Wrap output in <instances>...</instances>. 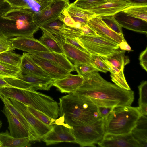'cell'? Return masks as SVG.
<instances>
[{
	"label": "cell",
	"instance_id": "cell-1",
	"mask_svg": "<svg viewBox=\"0 0 147 147\" xmlns=\"http://www.w3.org/2000/svg\"><path fill=\"white\" fill-rule=\"evenodd\" d=\"M84 82L74 92L81 95L97 107L130 106L134 99V92L118 86L104 79L95 71L82 76Z\"/></svg>",
	"mask_w": 147,
	"mask_h": 147
},
{
	"label": "cell",
	"instance_id": "cell-2",
	"mask_svg": "<svg viewBox=\"0 0 147 147\" xmlns=\"http://www.w3.org/2000/svg\"><path fill=\"white\" fill-rule=\"evenodd\" d=\"M59 104L58 119L71 127L90 124L102 118L96 106L74 92L60 98Z\"/></svg>",
	"mask_w": 147,
	"mask_h": 147
},
{
	"label": "cell",
	"instance_id": "cell-3",
	"mask_svg": "<svg viewBox=\"0 0 147 147\" xmlns=\"http://www.w3.org/2000/svg\"><path fill=\"white\" fill-rule=\"evenodd\" d=\"M34 13L30 7H11L0 14V34L9 38L33 37L39 28L34 21Z\"/></svg>",
	"mask_w": 147,
	"mask_h": 147
},
{
	"label": "cell",
	"instance_id": "cell-4",
	"mask_svg": "<svg viewBox=\"0 0 147 147\" xmlns=\"http://www.w3.org/2000/svg\"><path fill=\"white\" fill-rule=\"evenodd\" d=\"M141 115L137 107H114L105 118V132L115 134L130 133Z\"/></svg>",
	"mask_w": 147,
	"mask_h": 147
},
{
	"label": "cell",
	"instance_id": "cell-5",
	"mask_svg": "<svg viewBox=\"0 0 147 147\" xmlns=\"http://www.w3.org/2000/svg\"><path fill=\"white\" fill-rule=\"evenodd\" d=\"M105 118H102L90 124L71 128L78 143L80 147H96L103 138L105 133Z\"/></svg>",
	"mask_w": 147,
	"mask_h": 147
},
{
	"label": "cell",
	"instance_id": "cell-6",
	"mask_svg": "<svg viewBox=\"0 0 147 147\" xmlns=\"http://www.w3.org/2000/svg\"><path fill=\"white\" fill-rule=\"evenodd\" d=\"M76 38L80 44L90 54L106 57L119 48L118 44L100 36L82 35Z\"/></svg>",
	"mask_w": 147,
	"mask_h": 147
},
{
	"label": "cell",
	"instance_id": "cell-7",
	"mask_svg": "<svg viewBox=\"0 0 147 147\" xmlns=\"http://www.w3.org/2000/svg\"><path fill=\"white\" fill-rule=\"evenodd\" d=\"M69 0H53L46 7L34 12V21L39 28L41 25L58 19L69 5Z\"/></svg>",
	"mask_w": 147,
	"mask_h": 147
},
{
	"label": "cell",
	"instance_id": "cell-8",
	"mask_svg": "<svg viewBox=\"0 0 147 147\" xmlns=\"http://www.w3.org/2000/svg\"><path fill=\"white\" fill-rule=\"evenodd\" d=\"M72 128L64 123L54 124L42 140L47 146L63 142L76 143V139L71 129Z\"/></svg>",
	"mask_w": 147,
	"mask_h": 147
},
{
	"label": "cell",
	"instance_id": "cell-9",
	"mask_svg": "<svg viewBox=\"0 0 147 147\" xmlns=\"http://www.w3.org/2000/svg\"><path fill=\"white\" fill-rule=\"evenodd\" d=\"M14 107L23 115L42 139L52 128L53 125L44 123L34 116L28 110L27 106L17 100L9 98Z\"/></svg>",
	"mask_w": 147,
	"mask_h": 147
},
{
	"label": "cell",
	"instance_id": "cell-10",
	"mask_svg": "<svg viewBox=\"0 0 147 147\" xmlns=\"http://www.w3.org/2000/svg\"><path fill=\"white\" fill-rule=\"evenodd\" d=\"M97 144L101 147H140L131 133L121 134L105 133L102 139Z\"/></svg>",
	"mask_w": 147,
	"mask_h": 147
},
{
	"label": "cell",
	"instance_id": "cell-11",
	"mask_svg": "<svg viewBox=\"0 0 147 147\" xmlns=\"http://www.w3.org/2000/svg\"><path fill=\"white\" fill-rule=\"evenodd\" d=\"M87 24L101 36L119 45L122 42L126 41L109 28L100 16H94L88 20Z\"/></svg>",
	"mask_w": 147,
	"mask_h": 147
},
{
	"label": "cell",
	"instance_id": "cell-12",
	"mask_svg": "<svg viewBox=\"0 0 147 147\" xmlns=\"http://www.w3.org/2000/svg\"><path fill=\"white\" fill-rule=\"evenodd\" d=\"M15 49L30 53L35 52H50V50L38 40L34 37L19 36L10 38Z\"/></svg>",
	"mask_w": 147,
	"mask_h": 147
},
{
	"label": "cell",
	"instance_id": "cell-13",
	"mask_svg": "<svg viewBox=\"0 0 147 147\" xmlns=\"http://www.w3.org/2000/svg\"><path fill=\"white\" fill-rule=\"evenodd\" d=\"M131 5L130 3L126 0H118L107 2L88 11L94 13L96 16L115 15Z\"/></svg>",
	"mask_w": 147,
	"mask_h": 147
},
{
	"label": "cell",
	"instance_id": "cell-14",
	"mask_svg": "<svg viewBox=\"0 0 147 147\" xmlns=\"http://www.w3.org/2000/svg\"><path fill=\"white\" fill-rule=\"evenodd\" d=\"M84 81L82 76L72 74L70 73L62 78L55 80L53 86L56 87L62 93L69 94L77 91Z\"/></svg>",
	"mask_w": 147,
	"mask_h": 147
},
{
	"label": "cell",
	"instance_id": "cell-15",
	"mask_svg": "<svg viewBox=\"0 0 147 147\" xmlns=\"http://www.w3.org/2000/svg\"><path fill=\"white\" fill-rule=\"evenodd\" d=\"M114 16L115 19L122 27L137 32L147 34V22L128 16L122 11Z\"/></svg>",
	"mask_w": 147,
	"mask_h": 147
},
{
	"label": "cell",
	"instance_id": "cell-16",
	"mask_svg": "<svg viewBox=\"0 0 147 147\" xmlns=\"http://www.w3.org/2000/svg\"><path fill=\"white\" fill-rule=\"evenodd\" d=\"M29 54L35 62L51 78L55 80L61 79L70 73L69 71L46 59L33 54Z\"/></svg>",
	"mask_w": 147,
	"mask_h": 147
},
{
	"label": "cell",
	"instance_id": "cell-17",
	"mask_svg": "<svg viewBox=\"0 0 147 147\" xmlns=\"http://www.w3.org/2000/svg\"><path fill=\"white\" fill-rule=\"evenodd\" d=\"M30 85L34 90H48L55 80L50 78L31 75H23L15 78Z\"/></svg>",
	"mask_w": 147,
	"mask_h": 147
},
{
	"label": "cell",
	"instance_id": "cell-18",
	"mask_svg": "<svg viewBox=\"0 0 147 147\" xmlns=\"http://www.w3.org/2000/svg\"><path fill=\"white\" fill-rule=\"evenodd\" d=\"M28 53L35 55L46 59L70 72L75 70L74 64L64 54L52 51L35 52Z\"/></svg>",
	"mask_w": 147,
	"mask_h": 147
},
{
	"label": "cell",
	"instance_id": "cell-19",
	"mask_svg": "<svg viewBox=\"0 0 147 147\" xmlns=\"http://www.w3.org/2000/svg\"><path fill=\"white\" fill-rule=\"evenodd\" d=\"M20 69L22 73L25 75L51 78L50 76L35 62L28 53H24L22 55Z\"/></svg>",
	"mask_w": 147,
	"mask_h": 147
},
{
	"label": "cell",
	"instance_id": "cell-20",
	"mask_svg": "<svg viewBox=\"0 0 147 147\" xmlns=\"http://www.w3.org/2000/svg\"><path fill=\"white\" fill-rule=\"evenodd\" d=\"M0 98L10 111L19 120L29 134L28 138L30 142L40 141L42 139L28 123L23 115L13 105L9 98L0 95Z\"/></svg>",
	"mask_w": 147,
	"mask_h": 147
},
{
	"label": "cell",
	"instance_id": "cell-21",
	"mask_svg": "<svg viewBox=\"0 0 147 147\" xmlns=\"http://www.w3.org/2000/svg\"><path fill=\"white\" fill-rule=\"evenodd\" d=\"M2 112L7 117L9 123L8 128L10 135L17 138L28 137V131L19 120L5 106Z\"/></svg>",
	"mask_w": 147,
	"mask_h": 147
},
{
	"label": "cell",
	"instance_id": "cell-22",
	"mask_svg": "<svg viewBox=\"0 0 147 147\" xmlns=\"http://www.w3.org/2000/svg\"><path fill=\"white\" fill-rule=\"evenodd\" d=\"M65 10L75 22L78 28L87 24L89 20L96 16L94 13L78 7L73 3L70 4Z\"/></svg>",
	"mask_w": 147,
	"mask_h": 147
},
{
	"label": "cell",
	"instance_id": "cell-23",
	"mask_svg": "<svg viewBox=\"0 0 147 147\" xmlns=\"http://www.w3.org/2000/svg\"><path fill=\"white\" fill-rule=\"evenodd\" d=\"M62 48L66 57L74 63H83L91 65L90 53L67 43L63 45Z\"/></svg>",
	"mask_w": 147,
	"mask_h": 147
},
{
	"label": "cell",
	"instance_id": "cell-24",
	"mask_svg": "<svg viewBox=\"0 0 147 147\" xmlns=\"http://www.w3.org/2000/svg\"><path fill=\"white\" fill-rule=\"evenodd\" d=\"M147 116L141 115L131 133L140 147H147Z\"/></svg>",
	"mask_w": 147,
	"mask_h": 147
},
{
	"label": "cell",
	"instance_id": "cell-25",
	"mask_svg": "<svg viewBox=\"0 0 147 147\" xmlns=\"http://www.w3.org/2000/svg\"><path fill=\"white\" fill-rule=\"evenodd\" d=\"M2 147H29L31 145L28 137L17 138L11 136L7 130L0 134Z\"/></svg>",
	"mask_w": 147,
	"mask_h": 147
},
{
	"label": "cell",
	"instance_id": "cell-26",
	"mask_svg": "<svg viewBox=\"0 0 147 147\" xmlns=\"http://www.w3.org/2000/svg\"><path fill=\"white\" fill-rule=\"evenodd\" d=\"M103 57L109 67V71L111 73L112 81L121 88L128 90H131L125 77L124 69H120L113 67L106 60L105 56H103Z\"/></svg>",
	"mask_w": 147,
	"mask_h": 147
},
{
	"label": "cell",
	"instance_id": "cell-27",
	"mask_svg": "<svg viewBox=\"0 0 147 147\" xmlns=\"http://www.w3.org/2000/svg\"><path fill=\"white\" fill-rule=\"evenodd\" d=\"M42 30L43 34L38 40L51 51L64 54L62 46L55 36L48 32Z\"/></svg>",
	"mask_w": 147,
	"mask_h": 147
},
{
	"label": "cell",
	"instance_id": "cell-28",
	"mask_svg": "<svg viewBox=\"0 0 147 147\" xmlns=\"http://www.w3.org/2000/svg\"><path fill=\"white\" fill-rule=\"evenodd\" d=\"M125 50H118L105 57L113 67L120 69H124V66L130 61L129 58L125 55Z\"/></svg>",
	"mask_w": 147,
	"mask_h": 147
},
{
	"label": "cell",
	"instance_id": "cell-29",
	"mask_svg": "<svg viewBox=\"0 0 147 147\" xmlns=\"http://www.w3.org/2000/svg\"><path fill=\"white\" fill-rule=\"evenodd\" d=\"M21 88L14 86L0 88V95L16 100L27 105V99Z\"/></svg>",
	"mask_w": 147,
	"mask_h": 147
},
{
	"label": "cell",
	"instance_id": "cell-30",
	"mask_svg": "<svg viewBox=\"0 0 147 147\" xmlns=\"http://www.w3.org/2000/svg\"><path fill=\"white\" fill-rule=\"evenodd\" d=\"M122 11L128 16L147 22V5H131Z\"/></svg>",
	"mask_w": 147,
	"mask_h": 147
},
{
	"label": "cell",
	"instance_id": "cell-31",
	"mask_svg": "<svg viewBox=\"0 0 147 147\" xmlns=\"http://www.w3.org/2000/svg\"><path fill=\"white\" fill-rule=\"evenodd\" d=\"M12 51H9L0 53V62L20 69L22 55Z\"/></svg>",
	"mask_w": 147,
	"mask_h": 147
},
{
	"label": "cell",
	"instance_id": "cell-32",
	"mask_svg": "<svg viewBox=\"0 0 147 147\" xmlns=\"http://www.w3.org/2000/svg\"><path fill=\"white\" fill-rule=\"evenodd\" d=\"M22 74L19 68L0 62V76L5 78H15Z\"/></svg>",
	"mask_w": 147,
	"mask_h": 147
},
{
	"label": "cell",
	"instance_id": "cell-33",
	"mask_svg": "<svg viewBox=\"0 0 147 147\" xmlns=\"http://www.w3.org/2000/svg\"><path fill=\"white\" fill-rule=\"evenodd\" d=\"M90 63L97 71L106 73L109 67L105 61L102 56L90 54Z\"/></svg>",
	"mask_w": 147,
	"mask_h": 147
},
{
	"label": "cell",
	"instance_id": "cell-34",
	"mask_svg": "<svg viewBox=\"0 0 147 147\" xmlns=\"http://www.w3.org/2000/svg\"><path fill=\"white\" fill-rule=\"evenodd\" d=\"M64 23L59 18L56 20L47 24H43L39 27L41 30L49 32L53 35H61L60 31Z\"/></svg>",
	"mask_w": 147,
	"mask_h": 147
},
{
	"label": "cell",
	"instance_id": "cell-35",
	"mask_svg": "<svg viewBox=\"0 0 147 147\" xmlns=\"http://www.w3.org/2000/svg\"><path fill=\"white\" fill-rule=\"evenodd\" d=\"M102 19L110 29L124 38L122 27L115 19L114 15L101 16Z\"/></svg>",
	"mask_w": 147,
	"mask_h": 147
},
{
	"label": "cell",
	"instance_id": "cell-36",
	"mask_svg": "<svg viewBox=\"0 0 147 147\" xmlns=\"http://www.w3.org/2000/svg\"><path fill=\"white\" fill-rule=\"evenodd\" d=\"M60 34L65 38H77L83 35L80 28L68 26L65 24L61 29Z\"/></svg>",
	"mask_w": 147,
	"mask_h": 147
},
{
	"label": "cell",
	"instance_id": "cell-37",
	"mask_svg": "<svg viewBox=\"0 0 147 147\" xmlns=\"http://www.w3.org/2000/svg\"><path fill=\"white\" fill-rule=\"evenodd\" d=\"M107 2L106 0H76L73 3L78 7L88 10Z\"/></svg>",
	"mask_w": 147,
	"mask_h": 147
},
{
	"label": "cell",
	"instance_id": "cell-38",
	"mask_svg": "<svg viewBox=\"0 0 147 147\" xmlns=\"http://www.w3.org/2000/svg\"><path fill=\"white\" fill-rule=\"evenodd\" d=\"M27 107L29 111L34 116L44 123L49 125L53 124L56 119L50 117L43 113L29 106H27Z\"/></svg>",
	"mask_w": 147,
	"mask_h": 147
},
{
	"label": "cell",
	"instance_id": "cell-39",
	"mask_svg": "<svg viewBox=\"0 0 147 147\" xmlns=\"http://www.w3.org/2000/svg\"><path fill=\"white\" fill-rule=\"evenodd\" d=\"M74 66L75 70L80 75L82 76L86 74L96 71L92 66L86 63H74Z\"/></svg>",
	"mask_w": 147,
	"mask_h": 147
},
{
	"label": "cell",
	"instance_id": "cell-40",
	"mask_svg": "<svg viewBox=\"0 0 147 147\" xmlns=\"http://www.w3.org/2000/svg\"><path fill=\"white\" fill-rule=\"evenodd\" d=\"M139 98V105L142 104H147V82L142 81L138 86Z\"/></svg>",
	"mask_w": 147,
	"mask_h": 147
},
{
	"label": "cell",
	"instance_id": "cell-41",
	"mask_svg": "<svg viewBox=\"0 0 147 147\" xmlns=\"http://www.w3.org/2000/svg\"><path fill=\"white\" fill-rule=\"evenodd\" d=\"M15 49L9 38L0 34V53Z\"/></svg>",
	"mask_w": 147,
	"mask_h": 147
},
{
	"label": "cell",
	"instance_id": "cell-42",
	"mask_svg": "<svg viewBox=\"0 0 147 147\" xmlns=\"http://www.w3.org/2000/svg\"><path fill=\"white\" fill-rule=\"evenodd\" d=\"M59 18L65 24L70 26L76 28L77 24L76 23L65 9Z\"/></svg>",
	"mask_w": 147,
	"mask_h": 147
},
{
	"label": "cell",
	"instance_id": "cell-43",
	"mask_svg": "<svg viewBox=\"0 0 147 147\" xmlns=\"http://www.w3.org/2000/svg\"><path fill=\"white\" fill-rule=\"evenodd\" d=\"M11 7L15 8H27L29 7L24 0H5Z\"/></svg>",
	"mask_w": 147,
	"mask_h": 147
},
{
	"label": "cell",
	"instance_id": "cell-44",
	"mask_svg": "<svg viewBox=\"0 0 147 147\" xmlns=\"http://www.w3.org/2000/svg\"><path fill=\"white\" fill-rule=\"evenodd\" d=\"M140 64L142 68L146 71H147V47L142 52L139 56Z\"/></svg>",
	"mask_w": 147,
	"mask_h": 147
},
{
	"label": "cell",
	"instance_id": "cell-45",
	"mask_svg": "<svg viewBox=\"0 0 147 147\" xmlns=\"http://www.w3.org/2000/svg\"><path fill=\"white\" fill-rule=\"evenodd\" d=\"M65 42L69 43L84 52L88 53L79 43L76 38H65Z\"/></svg>",
	"mask_w": 147,
	"mask_h": 147
},
{
	"label": "cell",
	"instance_id": "cell-46",
	"mask_svg": "<svg viewBox=\"0 0 147 147\" xmlns=\"http://www.w3.org/2000/svg\"><path fill=\"white\" fill-rule=\"evenodd\" d=\"M80 28L83 35L88 36H100L90 28L87 24L81 26Z\"/></svg>",
	"mask_w": 147,
	"mask_h": 147
},
{
	"label": "cell",
	"instance_id": "cell-47",
	"mask_svg": "<svg viewBox=\"0 0 147 147\" xmlns=\"http://www.w3.org/2000/svg\"><path fill=\"white\" fill-rule=\"evenodd\" d=\"M113 108L104 107H98L100 114L102 118H105L108 115Z\"/></svg>",
	"mask_w": 147,
	"mask_h": 147
},
{
	"label": "cell",
	"instance_id": "cell-48",
	"mask_svg": "<svg viewBox=\"0 0 147 147\" xmlns=\"http://www.w3.org/2000/svg\"><path fill=\"white\" fill-rule=\"evenodd\" d=\"M10 7V5L5 0H0V14Z\"/></svg>",
	"mask_w": 147,
	"mask_h": 147
},
{
	"label": "cell",
	"instance_id": "cell-49",
	"mask_svg": "<svg viewBox=\"0 0 147 147\" xmlns=\"http://www.w3.org/2000/svg\"><path fill=\"white\" fill-rule=\"evenodd\" d=\"M40 6V10L42 9L47 6L53 0H34Z\"/></svg>",
	"mask_w": 147,
	"mask_h": 147
},
{
	"label": "cell",
	"instance_id": "cell-50",
	"mask_svg": "<svg viewBox=\"0 0 147 147\" xmlns=\"http://www.w3.org/2000/svg\"><path fill=\"white\" fill-rule=\"evenodd\" d=\"M137 108L141 115L147 116V104H141Z\"/></svg>",
	"mask_w": 147,
	"mask_h": 147
},
{
	"label": "cell",
	"instance_id": "cell-51",
	"mask_svg": "<svg viewBox=\"0 0 147 147\" xmlns=\"http://www.w3.org/2000/svg\"><path fill=\"white\" fill-rule=\"evenodd\" d=\"M131 5H147V0H126Z\"/></svg>",
	"mask_w": 147,
	"mask_h": 147
},
{
	"label": "cell",
	"instance_id": "cell-52",
	"mask_svg": "<svg viewBox=\"0 0 147 147\" xmlns=\"http://www.w3.org/2000/svg\"><path fill=\"white\" fill-rule=\"evenodd\" d=\"M12 86L8 83L5 78L0 76V88L3 87H12Z\"/></svg>",
	"mask_w": 147,
	"mask_h": 147
},
{
	"label": "cell",
	"instance_id": "cell-53",
	"mask_svg": "<svg viewBox=\"0 0 147 147\" xmlns=\"http://www.w3.org/2000/svg\"><path fill=\"white\" fill-rule=\"evenodd\" d=\"M119 48L121 50H126L131 51V50L130 46L127 44L126 41H123L120 43L119 45Z\"/></svg>",
	"mask_w": 147,
	"mask_h": 147
},
{
	"label": "cell",
	"instance_id": "cell-54",
	"mask_svg": "<svg viewBox=\"0 0 147 147\" xmlns=\"http://www.w3.org/2000/svg\"><path fill=\"white\" fill-rule=\"evenodd\" d=\"M107 2L109 1H112L118 0H106Z\"/></svg>",
	"mask_w": 147,
	"mask_h": 147
},
{
	"label": "cell",
	"instance_id": "cell-55",
	"mask_svg": "<svg viewBox=\"0 0 147 147\" xmlns=\"http://www.w3.org/2000/svg\"><path fill=\"white\" fill-rule=\"evenodd\" d=\"M2 145L0 140V147H2Z\"/></svg>",
	"mask_w": 147,
	"mask_h": 147
},
{
	"label": "cell",
	"instance_id": "cell-56",
	"mask_svg": "<svg viewBox=\"0 0 147 147\" xmlns=\"http://www.w3.org/2000/svg\"><path fill=\"white\" fill-rule=\"evenodd\" d=\"M2 126V123L1 121H0V128H1Z\"/></svg>",
	"mask_w": 147,
	"mask_h": 147
}]
</instances>
